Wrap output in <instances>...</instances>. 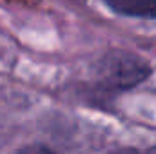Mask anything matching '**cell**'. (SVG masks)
I'll use <instances>...</instances> for the list:
<instances>
[{"label": "cell", "mask_w": 156, "mask_h": 154, "mask_svg": "<svg viewBox=\"0 0 156 154\" xmlns=\"http://www.w3.org/2000/svg\"><path fill=\"white\" fill-rule=\"evenodd\" d=\"M151 69L136 54L115 51L105 54L96 67L98 80L111 89H129L149 76Z\"/></svg>", "instance_id": "obj_1"}, {"label": "cell", "mask_w": 156, "mask_h": 154, "mask_svg": "<svg viewBox=\"0 0 156 154\" xmlns=\"http://www.w3.org/2000/svg\"><path fill=\"white\" fill-rule=\"evenodd\" d=\"M113 11L125 16L156 18V0H104Z\"/></svg>", "instance_id": "obj_2"}, {"label": "cell", "mask_w": 156, "mask_h": 154, "mask_svg": "<svg viewBox=\"0 0 156 154\" xmlns=\"http://www.w3.org/2000/svg\"><path fill=\"white\" fill-rule=\"evenodd\" d=\"M18 154H55V152L45 145H29V147H24Z\"/></svg>", "instance_id": "obj_3"}, {"label": "cell", "mask_w": 156, "mask_h": 154, "mask_svg": "<svg viewBox=\"0 0 156 154\" xmlns=\"http://www.w3.org/2000/svg\"><path fill=\"white\" fill-rule=\"evenodd\" d=\"M111 154H156V145H154V147H149V149H145V151L133 149V147H123V149L113 151Z\"/></svg>", "instance_id": "obj_4"}]
</instances>
